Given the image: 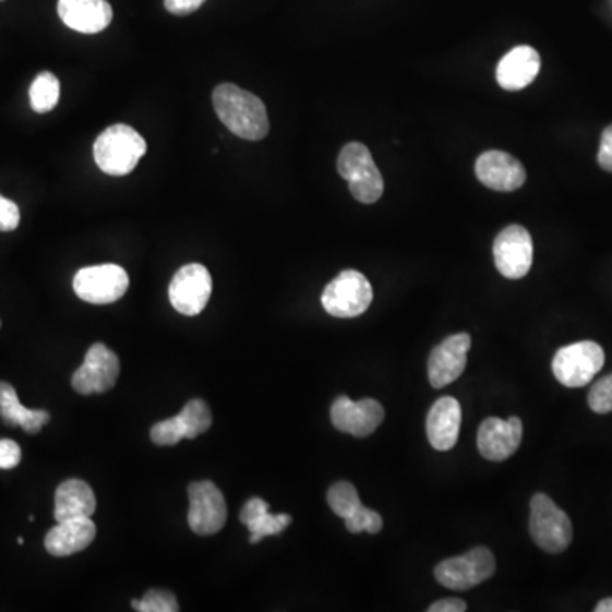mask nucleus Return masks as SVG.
I'll return each instance as SVG.
<instances>
[{"label":"nucleus","mask_w":612,"mask_h":612,"mask_svg":"<svg viewBox=\"0 0 612 612\" xmlns=\"http://www.w3.org/2000/svg\"><path fill=\"white\" fill-rule=\"evenodd\" d=\"M471 337L468 334L451 335L429 356V382L434 388H444L461 376L466 368V355L470 351Z\"/></svg>","instance_id":"14"},{"label":"nucleus","mask_w":612,"mask_h":612,"mask_svg":"<svg viewBox=\"0 0 612 612\" xmlns=\"http://www.w3.org/2000/svg\"><path fill=\"white\" fill-rule=\"evenodd\" d=\"M373 288L367 276L358 271L340 273L322 295V304L328 315L337 319H355L370 309Z\"/></svg>","instance_id":"6"},{"label":"nucleus","mask_w":612,"mask_h":612,"mask_svg":"<svg viewBox=\"0 0 612 612\" xmlns=\"http://www.w3.org/2000/svg\"><path fill=\"white\" fill-rule=\"evenodd\" d=\"M21 213L16 203L0 194V231H12L20 227Z\"/></svg>","instance_id":"31"},{"label":"nucleus","mask_w":612,"mask_h":612,"mask_svg":"<svg viewBox=\"0 0 612 612\" xmlns=\"http://www.w3.org/2000/svg\"><path fill=\"white\" fill-rule=\"evenodd\" d=\"M331 419L337 431L355 437H368L382 425L385 408L373 398L352 401L351 398L339 397L332 405Z\"/></svg>","instance_id":"13"},{"label":"nucleus","mask_w":612,"mask_h":612,"mask_svg":"<svg viewBox=\"0 0 612 612\" xmlns=\"http://www.w3.org/2000/svg\"><path fill=\"white\" fill-rule=\"evenodd\" d=\"M523 441V422L517 417L502 420L490 417L478 431V449L490 461H504L519 449Z\"/></svg>","instance_id":"16"},{"label":"nucleus","mask_w":612,"mask_h":612,"mask_svg":"<svg viewBox=\"0 0 612 612\" xmlns=\"http://www.w3.org/2000/svg\"><path fill=\"white\" fill-rule=\"evenodd\" d=\"M531 233L520 225H511L499 233L493 243V259L499 273L507 279H520L532 266Z\"/></svg>","instance_id":"12"},{"label":"nucleus","mask_w":612,"mask_h":612,"mask_svg":"<svg viewBox=\"0 0 612 612\" xmlns=\"http://www.w3.org/2000/svg\"><path fill=\"white\" fill-rule=\"evenodd\" d=\"M429 612H465L466 602L461 599H456V597H451V599H443V601L434 602L431 608L428 609Z\"/></svg>","instance_id":"35"},{"label":"nucleus","mask_w":612,"mask_h":612,"mask_svg":"<svg viewBox=\"0 0 612 612\" xmlns=\"http://www.w3.org/2000/svg\"><path fill=\"white\" fill-rule=\"evenodd\" d=\"M240 520L251 531V543L255 544L267 536L281 535L293 519L288 514H271L269 504L262 499L254 497L243 505L240 511Z\"/></svg>","instance_id":"22"},{"label":"nucleus","mask_w":612,"mask_h":612,"mask_svg":"<svg viewBox=\"0 0 612 612\" xmlns=\"http://www.w3.org/2000/svg\"><path fill=\"white\" fill-rule=\"evenodd\" d=\"M337 170L359 203L373 204L383 196L385 182L367 145L347 143L337 158Z\"/></svg>","instance_id":"3"},{"label":"nucleus","mask_w":612,"mask_h":612,"mask_svg":"<svg viewBox=\"0 0 612 612\" xmlns=\"http://www.w3.org/2000/svg\"><path fill=\"white\" fill-rule=\"evenodd\" d=\"M97 502L89 483L84 480H67L60 483L55 493V520L77 519V517H93Z\"/></svg>","instance_id":"21"},{"label":"nucleus","mask_w":612,"mask_h":612,"mask_svg":"<svg viewBox=\"0 0 612 612\" xmlns=\"http://www.w3.org/2000/svg\"><path fill=\"white\" fill-rule=\"evenodd\" d=\"M461 428V405L456 398L443 397L432 405L428 413L429 443L434 449L449 451L458 443Z\"/></svg>","instance_id":"18"},{"label":"nucleus","mask_w":612,"mask_h":612,"mask_svg":"<svg viewBox=\"0 0 612 612\" xmlns=\"http://www.w3.org/2000/svg\"><path fill=\"white\" fill-rule=\"evenodd\" d=\"M0 2H2V0H0Z\"/></svg>","instance_id":"37"},{"label":"nucleus","mask_w":612,"mask_h":612,"mask_svg":"<svg viewBox=\"0 0 612 612\" xmlns=\"http://www.w3.org/2000/svg\"><path fill=\"white\" fill-rule=\"evenodd\" d=\"M140 612H178V599L169 590H148L143 599L131 602Z\"/></svg>","instance_id":"27"},{"label":"nucleus","mask_w":612,"mask_h":612,"mask_svg":"<svg viewBox=\"0 0 612 612\" xmlns=\"http://www.w3.org/2000/svg\"><path fill=\"white\" fill-rule=\"evenodd\" d=\"M178 417L181 419L182 425H184L188 440H194V437L204 434V432L212 428V410H209L206 401L203 400L188 401Z\"/></svg>","instance_id":"25"},{"label":"nucleus","mask_w":612,"mask_h":612,"mask_svg":"<svg viewBox=\"0 0 612 612\" xmlns=\"http://www.w3.org/2000/svg\"><path fill=\"white\" fill-rule=\"evenodd\" d=\"M58 99H60V82L51 72H41L33 81L29 89L32 108L39 115H45L57 108Z\"/></svg>","instance_id":"24"},{"label":"nucleus","mask_w":612,"mask_h":612,"mask_svg":"<svg viewBox=\"0 0 612 612\" xmlns=\"http://www.w3.org/2000/svg\"><path fill=\"white\" fill-rule=\"evenodd\" d=\"M147 152V143L139 131L128 124L106 128L94 143V160L109 176H127L139 166Z\"/></svg>","instance_id":"2"},{"label":"nucleus","mask_w":612,"mask_h":612,"mask_svg":"<svg viewBox=\"0 0 612 612\" xmlns=\"http://www.w3.org/2000/svg\"><path fill=\"white\" fill-rule=\"evenodd\" d=\"M541 69V58L531 47H517L502 58L497 67V82L502 89L520 91L531 85Z\"/></svg>","instance_id":"20"},{"label":"nucleus","mask_w":612,"mask_h":612,"mask_svg":"<svg viewBox=\"0 0 612 612\" xmlns=\"http://www.w3.org/2000/svg\"><path fill=\"white\" fill-rule=\"evenodd\" d=\"M529 532L532 541L547 553H563L574 538L571 517L544 493L531 499Z\"/></svg>","instance_id":"4"},{"label":"nucleus","mask_w":612,"mask_h":612,"mask_svg":"<svg viewBox=\"0 0 612 612\" xmlns=\"http://www.w3.org/2000/svg\"><path fill=\"white\" fill-rule=\"evenodd\" d=\"M589 407L596 413L612 412V374L602 377L589 393Z\"/></svg>","instance_id":"30"},{"label":"nucleus","mask_w":612,"mask_h":612,"mask_svg":"<svg viewBox=\"0 0 612 612\" xmlns=\"http://www.w3.org/2000/svg\"><path fill=\"white\" fill-rule=\"evenodd\" d=\"M189 528L196 535L212 536L227 524V502L215 483L194 482L189 485Z\"/></svg>","instance_id":"9"},{"label":"nucleus","mask_w":612,"mask_h":612,"mask_svg":"<svg viewBox=\"0 0 612 612\" xmlns=\"http://www.w3.org/2000/svg\"><path fill=\"white\" fill-rule=\"evenodd\" d=\"M0 419L5 424L20 425L29 434H38L50 422V413L23 407L14 386L0 382Z\"/></svg>","instance_id":"23"},{"label":"nucleus","mask_w":612,"mask_h":612,"mask_svg":"<svg viewBox=\"0 0 612 612\" xmlns=\"http://www.w3.org/2000/svg\"><path fill=\"white\" fill-rule=\"evenodd\" d=\"M327 502L332 511L343 519L352 516L362 505L358 490L349 482L334 483L328 490Z\"/></svg>","instance_id":"26"},{"label":"nucleus","mask_w":612,"mask_h":612,"mask_svg":"<svg viewBox=\"0 0 612 612\" xmlns=\"http://www.w3.org/2000/svg\"><path fill=\"white\" fill-rule=\"evenodd\" d=\"M130 286L127 271L116 264L84 267L74 278V291L81 300L109 304L121 300Z\"/></svg>","instance_id":"8"},{"label":"nucleus","mask_w":612,"mask_h":612,"mask_svg":"<svg viewBox=\"0 0 612 612\" xmlns=\"http://www.w3.org/2000/svg\"><path fill=\"white\" fill-rule=\"evenodd\" d=\"M605 356L599 344L584 340L562 347L553 358V374L566 388L589 385L604 367Z\"/></svg>","instance_id":"5"},{"label":"nucleus","mask_w":612,"mask_h":612,"mask_svg":"<svg viewBox=\"0 0 612 612\" xmlns=\"http://www.w3.org/2000/svg\"><path fill=\"white\" fill-rule=\"evenodd\" d=\"M23 458L20 444L12 440H0V470L16 468Z\"/></svg>","instance_id":"32"},{"label":"nucleus","mask_w":612,"mask_h":612,"mask_svg":"<svg viewBox=\"0 0 612 612\" xmlns=\"http://www.w3.org/2000/svg\"><path fill=\"white\" fill-rule=\"evenodd\" d=\"M344 520H346L347 531L352 532V535L364 531L370 532V535H377L383 529L382 516L371 508L364 507V505H361L352 516Z\"/></svg>","instance_id":"29"},{"label":"nucleus","mask_w":612,"mask_h":612,"mask_svg":"<svg viewBox=\"0 0 612 612\" xmlns=\"http://www.w3.org/2000/svg\"><path fill=\"white\" fill-rule=\"evenodd\" d=\"M478 181L499 193H513L526 182L523 164L507 152H483L475 164Z\"/></svg>","instance_id":"15"},{"label":"nucleus","mask_w":612,"mask_h":612,"mask_svg":"<svg viewBox=\"0 0 612 612\" xmlns=\"http://www.w3.org/2000/svg\"><path fill=\"white\" fill-rule=\"evenodd\" d=\"M58 16L74 32L96 35L111 24L112 9L108 0H58Z\"/></svg>","instance_id":"17"},{"label":"nucleus","mask_w":612,"mask_h":612,"mask_svg":"<svg viewBox=\"0 0 612 612\" xmlns=\"http://www.w3.org/2000/svg\"><path fill=\"white\" fill-rule=\"evenodd\" d=\"M495 556L487 548H475L466 555L447 559L435 566V580L451 590H470L495 574Z\"/></svg>","instance_id":"7"},{"label":"nucleus","mask_w":612,"mask_h":612,"mask_svg":"<svg viewBox=\"0 0 612 612\" xmlns=\"http://www.w3.org/2000/svg\"><path fill=\"white\" fill-rule=\"evenodd\" d=\"M597 163L602 169L612 172V124L605 128L604 133H602L601 148H599V155H597Z\"/></svg>","instance_id":"33"},{"label":"nucleus","mask_w":612,"mask_h":612,"mask_svg":"<svg viewBox=\"0 0 612 612\" xmlns=\"http://www.w3.org/2000/svg\"><path fill=\"white\" fill-rule=\"evenodd\" d=\"M596 612H612V597L599 602V604H597Z\"/></svg>","instance_id":"36"},{"label":"nucleus","mask_w":612,"mask_h":612,"mask_svg":"<svg viewBox=\"0 0 612 612\" xmlns=\"http://www.w3.org/2000/svg\"><path fill=\"white\" fill-rule=\"evenodd\" d=\"M213 106L221 123L240 139L259 142L269 133L266 105L239 85H218L213 91Z\"/></svg>","instance_id":"1"},{"label":"nucleus","mask_w":612,"mask_h":612,"mask_svg":"<svg viewBox=\"0 0 612 612\" xmlns=\"http://www.w3.org/2000/svg\"><path fill=\"white\" fill-rule=\"evenodd\" d=\"M151 437L157 446H176L182 440H188L184 425L178 416L155 424L152 428Z\"/></svg>","instance_id":"28"},{"label":"nucleus","mask_w":612,"mask_h":612,"mask_svg":"<svg viewBox=\"0 0 612 612\" xmlns=\"http://www.w3.org/2000/svg\"><path fill=\"white\" fill-rule=\"evenodd\" d=\"M120 376V359L105 344H93L85 355L84 364L72 376V386L81 395L106 393Z\"/></svg>","instance_id":"11"},{"label":"nucleus","mask_w":612,"mask_h":612,"mask_svg":"<svg viewBox=\"0 0 612 612\" xmlns=\"http://www.w3.org/2000/svg\"><path fill=\"white\" fill-rule=\"evenodd\" d=\"M212 274L201 264H188L173 274L169 298L173 309L185 316H196L206 309L212 297Z\"/></svg>","instance_id":"10"},{"label":"nucleus","mask_w":612,"mask_h":612,"mask_svg":"<svg viewBox=\"0 0 612 612\" xmlns=\"http://www.w3.org/2000/svg\"><path fill=\"white\" fill-rule=\"evenodd\" d=\"M204 2L206 0H164L167 11L178 14V16H185V14L197 11Z\"/></svg>","instance_id":"34"},{"label":"nucleus","mask_w":612,"mask_h":612,"mask_svg":"<svg viewBox=\"0 0 612 612\" xmlns=\"http://www.w3.org/2000/svg\"><path fill=\"white\" fill-rule=\"evenodd\" d=\"M96 524L93 517L62 520L48 531L45 548L51 556L75 555L91 547L96 538Z\"/></svg>","instance_id":"19"}]
</instances>
